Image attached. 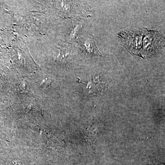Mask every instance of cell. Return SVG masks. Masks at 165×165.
Wrapping results in <instances>:
<instances>
[{
	"label": "cell",
	"instance_id": "6da1fadb",
	"mask_svg": "<svg viewBox=\"0 0 165 165\" xmlns=\"http://www.w3.org/2000/svg\"><path fill=\"white\" fill-rule=\"evenodd\" d=\"M21 165V164L20 163H17V162H15L12 163V165Z\"/></svg>",
	"mask_w": 165,
	"mask_h": 165
}]
</instances>
